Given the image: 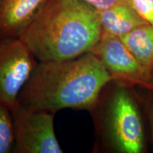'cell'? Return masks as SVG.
Listing matches in <instances>:
<instances>
[{"label":"cell","instance_id":"1","mask_svg":"<svg viewBox=\"0 0 153 153\" xmlns=\"http://www.w3.org/2000/svg\"><path fill=\"white\" fill-rule=\"evenodd\" d=\"M112 78L89 52L70 60L38 62L17 104L56 113L64 108L90 111Z\"/></svg>","mask_w":153,"mask_h":153},{"label":"cell","instance_id":"7","mask_svg":"<svg viewBox=\"0 0 153 153\" xmlns=\"http://www.w3.org/2000/svg\"><path fill=\"white\" fill-rule=\"evenodd\" d=\"M49 0H1L0 40L19 38Z\"/></svg>","mask_w":153,"mask_h":153},{"label":"cell","instance_id":"6","mask_svg":"<svg viewBox=\"0 0 153 153\" xmlns=\"http://www.w3.org/2000/svg\"><path fill=\"white\" fill-rule=\"evenodd\" d=\"M90 52L103 63L113 80L153 89L152 79L120 37L102 33Z\"/></svg>","mask_w":153,"mask_h":153},{"label":"cell","instance_id":"12","mask_svg":"<svg viewBox=\"0 0 153 153\" xmlns=\"http://www.w3.org/2000/svg\"><path fill=\"white\" fill-rule=\"evenodd\" d=\"M91 6L97 11H103L112 7L120 0H78Z\"/></svg>","mask_w":153,"mask_h":153},{"label":"cell","instance_id":"2","mask_svg":"<svg viewBox=\"0 0 153 153\" xmlns=\"http://www.w3.org/2000/svg\"><path fill=\"white\" fill-rule=\"evenodd\" d=\"M102 35L98 11L78 0H49L20 36L38 62L90 52Z\"/></svg>","mask_w":153,"mask_h":153},{"label":"cell","instance_id":"9","mask_svg":"<svg viewBox=\"0 0 153 153\" xmlns=\"http://www.w3.org/2000/svg\"><path fill=\"white\" fill-rule=\"evenodd\" d=\"M120 38L153 80L152 26L143 25Z\"/></svg>","mask_w":153,"mask_h":153},{"label":"cell","instance_id":"11","mask_svg":"<svg viewBox=\"0 0 153 153\" xmlns=\"http://www.w3.org/2000/svg\"><path fill=\"white\" fill-rule=\"evenodd\" d=\"M137 14L153 27V0H128Z\"/></svg>","mask_w":153,"mask_h":153},{"label":"cell","instance_id":"8","mask_svg":"<svg viewBox=\"0 0 153 153\" xmlns=\"http://www.w3.org/2000/svg\"><path fill=\"white\" fill-rule=\"evenodd\" d=\"M102 33L121 37L139 26L148 24L137 14L128 0L98 11Z\"/></svg>","mask_w":153,"mask_h":153},{"label":"cell","instance_id":"10","mask_svg":"<svg viewBox=\"0 0 153 153\" xmlns=\"http://www.w3.org/2000/svg\"><path fill=\"white\" fill-rule=\"evenodd\" d=\"M14 133L11 111L0 104V153H11L14 148Z\"/></svg>","mask_w":153,"mask_h":153},{"label":"cell","instance_id":"14","mask_svg":"<svg viewBox=\"0 0 153 153\" xmlns=\"http://www.w3.org/2000/svg\"><path fill=\"white\" fill-rule=\"evenodd\" d=\"M0 2H1V0H0Z\"/></svg>","mask_w":153,"mask_h":153},{"label":"cell","instance_id":"5","mask_svg":"<svg viewBox=\"0 0 153 153\" xmlns=\"http://www.w3.org/2000/svg\"><path fill=\"white\" fill-rule=\"evenodd\" d=\"M38 61L20 38L0 40V104L11 111Z\"/></svg>","mask_w":153,"mask_h":153},{"label":"cell","instance_id":"4","mask_svg":"<svg viewBox=\"0 0 153 153\" xmlns=\"http://www.w3.org/2000/svg\"><path fill=\"white\" fill-rule=\"evenodd\" d=\"M14 143L12 153H62L55 135V113L17 104L11 111Z\"/></svg>","mask_w":153,"mask_h":153},{"label":"cell","instance_id":"13","mask_svg":"<svg viewBox=\"0 0 153 153\" xmlns=\"http://www.w3.org/2000/svg\"><path fill=\"white\" fill-rule=\"evenodd\" d=\"M145 108H146L147 115H148L149 123L150 125L151 131L153 139V98L149 97L145 99Z\"/></svg>","mask_w":153,"mask_h":153},{"label":"cell","instance_id":"3","mask_svg":"<svg viewBox=\"0 0 153 153\" xmlns=\"http://www.w3.org/2000/svg\"><path fill=\"white\" fill-rule=\"evenodd\" d=\"M89 111L94 118L99 147L112 152H143V120L128 85L110 81Z\"/></svg>","mask_w":153,"mask_h":153}]
</instances>
